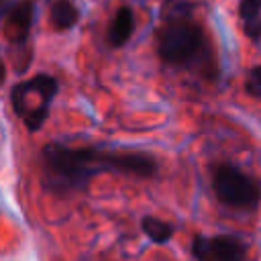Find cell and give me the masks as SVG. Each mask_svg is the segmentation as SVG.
<instances>
[{
	"mask_svg": "<svg viewBox=\"0 0 261 261\" xmlns=\"http://www.w3.org/2000/svg\"><path fill=\"white\" fill-rule=\"evenodd\" d=\"M106 171L153 177L157 171V163L151 155L141 151L67 147L61 143H49L41 153L43 184L55 194H71L84 190L94 175Z\"/></svg>",
	"mask_w": 261,
	"mask_h": 261,
	"instance_id": "obj_1",
	"label": "cell"
},
{
	"mask_svg": "<svg viewBox=\"0 0 261 261\" xmlns=\"http://www.w3.org/2000/svg\"><path fill=\"white\" fill-rule=\"evenodd\" d=\"M155 47L165 63L188 65L202 55L204 29L190 16H173L157 31Z\"/></svg>",
	"mask_w": 261,
	"mask_h": 261,
	"instance_id": "obj_2",
	"label": "cell"
},
{
	"mask_svg": "<svg viewBox=\"0 0 261 261\" xmlns=\"http://www.w3.org/2000/svg\"><path fill=\"white\" fill-rule=\"evenodd\" d=\"M55 94H57V80L47 73H39L35 77H29L27 82L16 84L12 88L10 100L14 112L24 120L27 128L37 130L45 122Z\"/></svg>",
	"mask_w": 261,
	"mask_h": 261,
	"instance_id": "obj_3",
	"label": "cell"
},
{
	"mask_svg": "<svg viewBox=\"0 0 261 261\" xmlns=\"http://www.w3.org/2000/svg\"><path fill=\"white\" fill-rule=\"evenodd\" d=\"M212 188L216 198L230 208L251 210L261 200V184L237 165L220 163L212 173Z\"/></svg>",
	"mask_w": 261,
	"mask_h": 261,
	"instance_id": "obj_4",
	"label": "cell"
},
{
	"mask_svg": "<svg viewBox=\"0 0 261 261\" xmlns=\"http://www.w3.org/2000/svg\"><path fill=\"white\" fill-rule=\"evenodd\" d=\"M192 255L196 261H245L247 245L232 234L196 237L192 243Z\"/></svg>",
	"mask_w": 261,
	"mask_h": 261,
	"instance_id": "obj_5",
	"label": "cell"
},
{
	"mask_svg": "<svg viewBox=\"0 0 261 261\" xmlns=\"http://www.w3.org/2000/svg\"><path fill=\"white\" fill-rule=\"evenodd\" d=\"M35 18V4L33 0H20L14 6H10L4 22V35L10 43L22 45L29 39L31 27Z\"/></svg>",
	"mask_w": 261,
	"mask_h": 261,
	"instance_id": "obj_6",
	"label": "cell"
},
{
	"mask_svg": "<svg viewBox=\"0 0 261 261\" xmlns=\"http://www.w3.org/2000/svg\"><path fill=\"white\" fill-rule=\"evenodd\" d=\"M135 31V14L128 6H120L108 27V43L110 47H122Z\"/></svg>",
	"mask_w": 261,
	"mask_h": 261,
	"instance_id": "obj_7",
	"label": "cell"
},
{
	"mask_svg": "<svg viewBox=\"0 0 261 261\" xmlns=\"http://www.w3.org/2000/svg\"><path fill=\"white\" fill-rule=\"evenodd\" d=\"M239 16L245 24V33L257 41L261 37V0H241Z\"/></svg>",
	"mask_w": 261,
	"mask_h": 261,
	"instance_id": "obj_8",
	"label": "cell"
},
{
	"mask_svg": "<svg viewBox=\"0 0 261 261\" xmlns=\"http://www.w3.org/2000/svg\"><path fill=\"white\" fill-rule=\"evenodd\" d=\"M51 24L57 31H67L77 22V8L69 0H55L51 4Z\"/></svg>",
	"mask_w": 261,
	"mask_h": 261,
	"instance_id": "obj_9",
	"label": "cell"
},
{
	"mask_svg": "<svg viewBox=\"0 0 261 261\" xmlns=\"http://www.w3.org/2000/svg\"><path fill=\"white\" fill-rule=\"evenodd\" d=\"M141 228L153 243H167L173 234V226L161 218H155V216H145L141 222Z\"/></svg>",
	"mask_w": 261,
	"mask_h": 261,
	"instance_id": "obj_10",
	"label": "cell"
},
{
	"mask_svg": "<svg viewBox=\"0 0 261 261\" xmlns=\"http://www.w3.org/2000/svg\"><path fill=\"white\" fill-rule=\"evenodd\" d=\"M247 92L255 98H261V63L257 67H253L247 75Z\"/></svg>",
	"mask_w": 261,
	"mask_h": 261,
	"instance_id": "obj_11",
	"label": "cell"
},
{
	"mask_svg": "<svg viewBox=\"0 0 261 261\" xmlns=\"http://www.w3.org/2000/svg\"><path fill=\"white\" fill-rule=\"evenodd\" d=\"M4 75H6V69H4V63L0 61V86H2V82H4Z\"/></svg>",
	"mask_w": 261,
	"mask_h": 261,
	"instance_id": "obj_12",
	"label": "cell"
},
{
	"mask_svg": "<svg viewBox=\"0 0 261 261\" xmlns=\"http://www.w3.org/2000/svg\"><path fill=\"white\" fill-rule=\"evenodd\" d=\"M0 2H2V0H0Z\"/></svg>",
	"mask_w": 261,
	"mask_h": 261,
	"instance_id": "obj_13",
	"label": "cell"
}]
</instances>
